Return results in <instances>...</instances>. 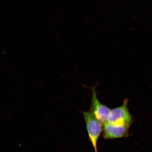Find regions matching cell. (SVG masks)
<instances>
[{
	"label": "cell",
	"mask_w": 152,
	"mask_h": 152,
	"mask_svg": "<svg viewBox=\"0 0 152 152\" xmlns=\"http://www.w3.org/2000/svg\"><path fill=\"white\" fill-rule=\"evenodd\" d=\"M130 126L107 122L104 124L103 135L106 139L126 137L129 135Z\"/></svg>",
	"instance_id": "obj_4"
},
{
	"label": "cell",
	"mask_w": 152,
	"mask_h": 152,
	"mask_svg": "<svg viewBox=\"0 0 152 152\" xmlns=\"http://www.w3.org/2000/svg\"><path fill=\"white\" fill-rule=\"evenodd\" d=\"M98 84V82H97L93 86L87 87L92 93L90 111L95 117L104 125L107 122L111 109L102 104L98 100L96 91Z\"/></svg>",
	"instance_id": "obj_2"
},
{
	"label": "cell",
	"mask_w": 152,
	"mask_h": 152,
	"mask_svg": "<svg viewBox=\"0 0 152 152\" xmlns=\"http://www.w3.org/2000/svg\"><path fill=\"white\" fill-rule=\"evenodd\" d=\"M129 100L125 99L122 105L111 110L107 122L130 126L133 122L132 116L128 107Z\"/></svg>",
	"instance_id": "obj_3"
},
{
	"label": "cell",
	"mask_w": 152,
	"mask_h": 152,
	"mask_svg": "<svg viewBox=\"0 0 152 152\" xmlns=\"http://www.w3.org/2000/svg\"><path fill=\"white\" fill-rule=\"evenodd\" d=\"M89 138L95 152H98L97 142L102 131V124L97 119L91 111L83 112Z\"/></svg>",
	"instance_id": "obj_1"
}]
</instances>
